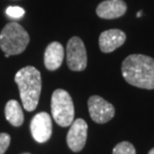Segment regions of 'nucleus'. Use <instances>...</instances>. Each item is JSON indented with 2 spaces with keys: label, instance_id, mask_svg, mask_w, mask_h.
I'll list each match as a JSON object with an SVG mask.
<instances>
[{
  "label": "nucleus",
  "instance_id": "nucleus-1",
  "mask_svg": "<svg viewBox=\"0 0 154 154\" xmlns=\"http://www.w3.org/2000/svg\"><path fill=\"white\" fill-rule=\"evenodd\" d=\"M123 78L135 87L154 89V59L143 54H131L122 62Z\"/></svg>",
  "mask_w": 154,
  "mask_h": 154
},
{
  "label": "nucleus",
  "instance_id": "nucleus-2",
  "mask_svg": "<svg viewBox=\"0 0 154 154\" xmlns=\"http://www.w3.org/2000/svg\"><path fill=\"white\" fill-rule=\"evenodd\" d=\"M14 80L19 88L24 109L29 112L35 110L38 105L42 88L41 74L39 70L34 66H25L15 74Z\"/></svg>",
  "mask_w": 154,
  "mask_h": 154
},
{
  "label": "nucleus",
  "instance_id": "nucleus-3",
  "mask_svg": "<svg viewBox=\"0 0 154 154\" xmlns=\"http://www.w3.org/2000/svg\"><path fill=\"white\" fill-rule=\"evenodd\" d=\"M29 34L20 24L10 22L3 27L0 32V48L5 57L20 54L29 43Z\"/></svg>",
  "mask_w": 154,
  "mask_h": 154
},
{
  "label": "nucleus",
  "instance_id": "nucleus-4",
  "mask_svg": "<svg viewBox=\"0 0 154 154\" xmlns=\"http://www.w3.org/2000/svg\"><path fill=\"white\" fill-rule=\"evenodd\" d=\"M52 117L59 126L67 127L74 121V105L70 94L64 89H56L51 97Z\"/></svg>",
  "mask_w": 154,
  "mask_h": 154
},
{
  "label": "nucleus",
  "instance_id": "nucleus-5",
  "mask_svg": "<svg viewBox=\"0 0 154 154\" xmlns=\"http://www.w3.org/2000/svg\"><path fill=\"white\" fill-rule=\"evenodd\" d=\"M66 61L72 71H83L87 66V53L81 38L73 36L66 46Z\"/></svg>",
  "mask_w": 154,
  "mask_h": 154
},
{
  "label": "nucleus",
  "instance_id": "nucleus-6",
  "mask_svg": "<svg viewBox=\"0 0 154 154\" xmlns=\"http://www.w3.org/2000/svg\"><path fill=\"white\" fill-rule=\"evenodd\" d=\"M88 110L91 119L99 124L107 123L115 115L114 106L98 95H92L89 97Z\"/></svg>",
  "mask_w": 154,
  "mask_h": 154
},
{
  "label": "nucleus",
  "instance_id": "nucleus-7",
  "mask_svg": "<svg viewBox=\"0 0 154 154\" xmlns=\"http://www.w3.org/2000/svg\"><path fill=\"white\" fill-rule=\"evenodd\" d=\"M88 125L84 119L78 118L72 122L66 136L67 145L73 152H79L84 148L87 139Z\"/></svg>",
  "mask_w": 154,
  "mask_h": 154
},
{
  "label": "nucleus",
  "instance_id": "nucleus-8",
  "mask_svg": "<svg viewBox=\"0 0 154 154\" xmlns=\"http://www.w3.org/2000/svg\"><path fill=\"white\" fill-rule=\"evenodd\" d=\"M30 130L35 141L44 143L50 139L52 135L51 117L46 112H39L31 120Z\"/></svg>",
  "mask_w": 154,
  "mask_h": 154
},
{
  "label": "nucleus",
  "instance_id": "nucleus-9",
  "mask_svg": "<svg viewBox=\"0 0 154 154\" xmlns=\"http://www.w3.org/2000/svg\"><path fill=\"white\" fill-rule=\"evenodd\" d=\"M126 34L122 30H105L99 36V48L104 53H110L124 44Z\"/></svg>",
  "mask_w": 154,
  "mask_h": 154
},
{
  "label": "nucleus",
  "instance_id": "nucleus-10",
  "mask_svg": "<svg viewBox=\"0 0 154 154\" xmlns=\"http://www.w3.org/2000/svg\"><path fill=\"white\" fill-rule=\"evenodd\" d=\"M127 10V5L123 0H105L96 8V14L102 19H116L123 16Z\"/></svg>",
  "mask_w": 154,
  "mask_h": 154
},
{
  "label": "nucleus",
  "instance_id": "nucleus-11",
  "mask_svg": "<svg viewBox=\"0 0 154 154\" xmlns=\"http://www.w3.org/2000/svg\"><path fill=\"white\" fill-rule=\"evenodd\" d=\"M64 59V48L60 42L49 43L44 52V65L48 70L54 71L61 66Z\"/></svg>",
  "mask_w": 154,
  "mask_h": 154
},
{
  "label": "nucleus",
  "instance_id": "nucleus-12",
  "mask_svg": "<svg viewBox=\"0 0 154 154\" xmlns=\"http://www.w3.org/2000/svg\"><path fill=\"white\" fill-rule=\"evenodd\" d=\"M5 118L15 127H19L24 121L22 107L17 100L11 99L5 105Z\"/></svg>",
  "mask_w": 154,
  "mask_h": 154
},
{
  "label": "nucleus",
  "instance_id": "nucleus-13",
  "mask_svg": "<svg viewBox=\"0 0 154 154\" xmlns=\"http://www.w3.org/2000/svg\"><path fill=\"white\" fill-rule=\"evenodd\" d=\"M112 154H136V150L130 142L122 141L113 148Z\"/></svg>",
  "mask_w": 154,
  "mask_h": 154
},
{
  "label": "nucleus",
  "instance_id": "nucleus-14",
  "mask_svg": "<svg viewBox=\"0 0 154 154\" xmlns=\"http://www.w3.org/2000/svg\"><path fill=\"white\" fill-rule=\"evenodd\" d=\"M24 13H25L24 9L19 6H9L6 9V14L11 18H20L21 16H23Z\"/></svg>",
  "mask_w": 154,
  "mask_h": 154
},
{
  "label": "nucleus",
  "instance_id": "nucleus-15",
  "mask_svg": "<svg viewBox=\"0 0 154 154\" xmlns=\"http://www.w3.org/2000/svg\"><path fill=\"white\" fill-rule=\"evenodd\" d=\"M10 135L7 133H0V154H4L10 144Z\"/></svg>",
  "mask_w": 154,
  "mask_h": 154
},
{
  "label": "nucleus",
  "instance_id": "nucleus-16",
  "mask_svg": "<svg viewBox=\"0 0 154 154\" xmlns=\"http://www.w3.org/2000/svg\"><path fill=\"white\" fill-rule=\"evenodd\" d=\"M148 154H154V148L150 149V150H149V152H148Z\"/></svg>",
  "mask_w": 154,
  "mask_h": 154
},
{
  "label": "nucleus",
  "instance_id": "nucleus-17",
  "mask_svg": "<svg viewBox=\"0 0 154 154\" xmlns=\"http://www.w3.org/2000/svg\"><path fill=\"white\" fill-rule=\"evenodd\" d=\"M141 15H142V11H139L137 13V17H141Z\"/></svg>",
  "mask_w": 154,
  "mask_h": 154
},
{
  "label": "nucleus",
  "instance_id": "nucleus-18",
  "mask_svg": "<svg viewBox=\"0 0 154 154\" xmlns=\"http://www.w3.org/2000/svg\"><path fill=\"white\" fill-rule=\"evenodd\" d=\"M23 154H30V153H23Z\"/></svg>",
  "mask_w": 154,
  "mask_h": 154
}]
</instances>
